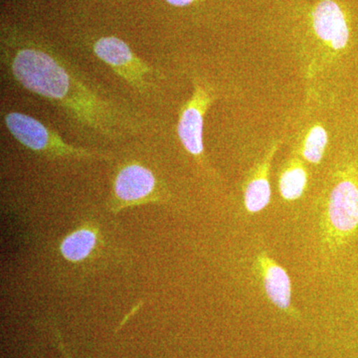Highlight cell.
Instances as JSON below:
<instances>
[{
    "mask_svg": "<svg viewBox=\"0 0 358 358\" xmlns=\"http://www.w3.org/2000/svg\"><path fill=\"white\" fill-rule=\"evenodd\" d=\"M263 272L264 287L268 298L281 310H289L291 306L292 285L286 271L265 255L259 257Z\"/></svg>",
    "mask_w": 358,
    "mask_h": 358,
    "instance_id": "8",
    "label": "cell"
},
{
    "mask_svg": "<svg viewBox=\"0 0 358 358\" xmlns=\"http://www.w3.org/2000/svg\"><path fill=\"white\" fill-rule=\"evenodd\" d=\"M157 180L154 173L138 162L120 169L113 185V208L120 211L127 207L157 201Z\"/></svg>",
    "mask_w": 358,
    "mask_h": 358,
    "instance_id": "4",
    "label": "cell"
},
{
    "mask_svg": "<svg viewBox=\"0 0 358 358\" xmlns=\"http://www.w3.org/2000/svg\"><path fill=\"white\" fill-rule=\"evenodd\" d=\"M56 338H57L59 348H60L61 352H62L63 355H64V357L65 358H72V357H71L69 352H68L67 350H66L64 343H63L62 339H61V336H60V334H59V331H57V333H56Z\"/></svg>",
    "mask_w": 358,
    "mask_h": 358,
    "instance_id": "14",
    "label": "cell"
},
{
    "mask_svg": "<svg viewBox=\"0 0 358 358\" xmlns=\"http://www.w3.org/2000/svg\"><path fill=\"white\" fill-rule=\"evenodd\" d=\"M327 145V134L322 127H313L306 138L303 157L312 164H319Z\"/></svg>",
    "mask_w": 358,
    "mask_h": 358,
    "instance_id": "12",
    "label": "cell"
},
{
    "mask_svg": "<svg viewBox=\"0 0 358 358\" xmlns=\"http://www.w3.org/2000/svg\"><path fill=\"white\" fill-rule=\"evenodd\" d=\"M96 58L109 66L117 76L141 94H148L152 88L155 70L138 57L131 47L115 36L102 37L93 45Z\"/></svg>",
    "mask_w": 358,
    "mask_h": 358,
    "instance_id": "3",
    "label": "cell"
},
{
    "mask_svg": "<svg viewBox=\"0 0 358 358\" xmlns=\"http://www.w3.org/2000/svg\"><path fill=\"white\" fill-rule=\"evenodd\" d=\"M2 62L14 81L30 93L57 106L87 131L108 138L140 133L143 115L106 95L60 53L30 41L6 42Z\"/></svg>",
    "mask_w": 358,
    "mask_h": 358,
    "instance_id": "1",
    "label": "cell"
},
{
    "mask_svg": "<svg viewBox=\"0 0 358 358\" xmlns=\"http://www.w3.org/2000/svg\"><path fill=\"white\" fill-rule=\"evenodd\" d=\"M268 167V162H265L261 169V173L247 186L245 192V206L251 213L263 210L270 202L271 187L267 178Z\"/></svg>",
    "mask_w": 358,
    "mask_h": 358,
    "instance_id": "10",
    "label": "cell"
},
{
    "mask_svg": "<svg viewBox=\"0 0 358 358\" xmlns=\"http://www.w3.org/2000/svg\"><path fill=\"white\" fill-rule=\"evenodd\" d=\"M329 223L334 236H350L358 228V185L355 178L339 181L331 193Z\"/></svg>",
    "mask_w": 358,
    "mask_h": 358,
    "instance_id": "5",
    "label": "cell"
},
{
    "mask_svg": "<svg viewBox=\"0 0 358 358\" xmlns=\"http://www.w3.org/2000/svg\"><path fill=\"white\" fill-rule=\"evenodd\" d=\"M210 103V94L203 87L196 86L179 117V140L185 150L194 157H199L203 152L204 115Z\"/></svg>",
    "mask_w": 358,
    "mask_h": 358,
    "instance_id": "6",
    "label": "cell"
},
{
    "mask_svg": "<svg viewBox=\"0 0 358 358\" xmlns=\"http://www.w3.org/2000/svg\"><path fill=\"white\" fill-rule=\"evenodd\" d=\"M307 185V173L301 166L289 167L282 174L280 180V192L287 200L300 199Z\"/></svg>",
    "mask_w": 358,
    "mask_h": 358,
    "instance_id": "11",
    "label": "cell"
},
{
    "mask_svg": "<svg viewBox=\"0 0 358 358\" xmlns=\"http://www.w3.org/2000/svg\"><path fill=\"white\" fill-rule=\"evenodd\" d=\"M6 129L23 147L52 159H110L109 155L91 152L66 143L60 134L38 120L23 113L4 115Z\"/></svg>",
    "mask_w": 358,
    "mask_h": 358,
    "instance_id": "2",
    "label": "cell"
},
{
    "mask_svg": "<svg viewBox=\"0 0 358 358\" xmlns=\"http://www.w3.org/2000/svg\"><path fill=\"white\" fill-rule=\"evenodd\" d=\"M166 1L173 6L183 7L189 6L194 0H166Z\"/></svg>",
    "mask_w": 358,
    "mask_h": 358,
    "instance_id": "13",
    "label": "cell"
},
{
    "mask_svg": "<svg viewBox=\"0 0 358 358\" xmlns=\"http://www.w3.org/2000/svg\"><path fill=\"white\" fill-rule=\"evenodd\" d=\"M313 27L317 36L334 50H341L348 43L350 30L345 14L333 0H322L315 7Z\"/></svg>",
    "mask_w": 358,
    "mask_h": 358,
    "instance_id": "7",
    "label": "cell"
},
{
    "mask_svg": "<svg viewBox=\"0 0 358 358\" xmlns=\"http://www.w3.org/2000/svg\"><path fill=\"white\" fill-rule=\"evenodd\" d=\"M98 244V234L89 227L73 231L62 240L60 252L66 260L79 263L86 260L93 253Z\"/></svg>",
    "mask_w": 358,
    "mask_h": 358,
    "instance_id": "9",
    "label": "cell"
}]
</instances>
